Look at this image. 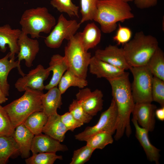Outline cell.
I'll use <instances>...</instances> for the list:
<instances>
[{"label": "cell", "mask_w": 164, "mask_h": 164, "mask_svg": "<svg viewBox=\"0 0 164 164\" xmlns=\"http://www.w3.org/2000/svg\"><path fill=\"white\" fill-rule=\"evenodd\" d=\"M112 90V95L117 107L118 121L114 139H120L125 133L129 137L132 130L130 117L135 102L132 95L129 73L125 72L121 75L107 80Z\"/></svg>", "instance_id": "cell-1"}, {"label": "cell", "mask_w": 164, "mask_h": 164, "mask_svg": "<svg viewBox=\"0 0 164 164\" xmlns=\"http://www.w3.org/2000/svg\"><path fill=\"white\" fill-rule=\"evenodd\" d=\"M134 17L127 2L122 0H98L93 20L99 24L103 33H110L116 29L118 22Z\"/></svg>", "instance_id": "cell-2"}, {"label": "cell", "mask_w": 164, "mask_h": 164, "mask_svg": "<svg viewBox=\"0 0 164 164\" xmlns=\"http://www.w3.org/2000/svg\"><path fill=\"white\" fill-rule=\"evenodd\" d=\"M159 47L155 37L141 31L122 48L128 63L131 67H136L146 66Z\"/></svg>", "instance_id": "cell-3"}, {"label": "cell", "mask_w": 164, "mask_h": 164, "mask_svg": "<svg viewBox=\"0 0 164 164\" xmlns=\"http://www.w3.org/2000/svg\"><path fill=\"white\" fill-rule=\"evenodd\" d=\"M20 98L3 107L15 128L24 123L32 113L43 111L41 97L43 91L26 88Z\"/></svg>", "instance_id": "cell-4"}, {"label": "cell", "mask_w": 164, "mask_h": 164, "mask_svg": "<svg viewBox=\"0 0 164 164\" xmlns=\"http://www.w3.org/2000/svg\"><path fill=\"white\" fill-rule=\"evenodd\" d=\"M56 23L55 17L44 7L26 10L19 22L22 32L32 39L38 38L41 32L50 33Z\"/></svg>", "instance_id": "cell-5"}, {"label": "cell", "mask_w": 164, "mask_h": 164, "mask_svg": "<svg viewBox=\"0 0 164 164\" xmlns=\"http://www.w3.org/2000/svg\"><path fill=\"white\" fill-rule=\"evenodd\" d=\"M68 41L64 48V56L68 69L77 75L86 79L92 56L83 45L80 32H77Z\"/></svg>", "instance_id": "cell-6"}, {"label": "cell", "mask_w": 164, "mask_h": 164, "mask_svg": "<svg viewBox=\"0 0 164 164\" xmlns=\"http://www.w3.org/2000/svg\"><path fill=\"white\" fill-rule=\"evenodd\" d=\"M129 70L133 77L131 87L135 103H152V74L146 66L131 67Z\"/></svg>", "instance_id": "cell-7"}, {"label": "cell", "mask_w": 164, "mask_h": 164, "mask_svg": "<svg viewBox=\"0 0 164 164\" xmlns=\"http://www.w3.org/2000/svg\"><path fill=\"white\" fill-rule=\"evenodd\" d=\"M117 121V108L112 98L109 108L101 113L97 123L93 126L87 127L84 131L76 135L75 138L80 141H86L93 135L103 132L113 135L115 132Z\"/></svg>", "instance_id": "cell-8"}, {"label": "cell", "mask_w": 164, "mask_h": 164, "mask_svg": "<svg viewBox=\"0 0 164 164\" xmlns=\"http://www.w3.org/2000/svg\"><path fill=\"white\" fill-rule=\"evenodd\" d=\"M80 25L76 20H68L61 14L53 29L45 38V43L51 48H59L64 40L68 41L77 33Z\"/></svg>", "instance_id": "cell-9"}, {"label": "cell", "mask_w": 164, "mask_h": 164, "mask_svg": "<svg viewBox=\"0 0 164 164\" xmlns=\"http://www.w3.org/2000/svg\"><path fill=\"white\" fill-rule=\"evenodd\" d=\"M50 71L41 64L38 65L27 74L19 78L15 84L19 92L24 91L27 88L43 91L45 86L44 82L48 77Z\"/></svg>", "instance_id": "cell-10"}, {"label": "cell", "mask_w": 164, "mask_h": 164, "mask_svg": "<svg viewBox=\"0 0 164 164\" xmlns=\"http://www.w3.org/2000/svg\"><path fill=\"white\" fill-rule=\"evenodd\" d=\"M76 96L86 112L93 117L103 109V94L99 89L91 91L85 87L80 89Z\"/></svg>", "instance_id": "cell-11"}, {"label": "cell", "mask_w": 164, "mask_h": 164, "mask_svg": "<svg viewBox=\"0 0 164 164\" xmlns=\"http://www.w3.org/2000/svg\"><path fill=\"white\" fill-rule=\"evenodd\" d=\"M156 105L150 102L135 103L132 112L133 117L138 125L149 132L155 127Z\"/></svg>", "instance_id": "cell-12"}, {"label": "cell", "mask_w": 164, "mask_h": 164, "mask_svg": "<svg viewBox=\"0 0 164 164\" xmlns=\"http://www.w3.org/2000/svg\"><path fill=\"white\" fill-rule=\"evenodd\" d=\"M94 56L124 70H129L131 67L126 60L122 48H119L117 45H109L104 49H97Z\"/></svg>", "instance_id": "cell-13"}, {"label": "cell", "mask_w": 164, "mask_h": 164, "mask_svg": "<svg viewBox=\"0 0 164 164\" xmlns=\"http://www.w3.org/2000/svg\"><path fill=\"white\" fill-rule=\"evenodd\" d=\"M17 43L19 48L18 60L20 63L21 61L24 60L26 65L28 67H31L39 50L38 41L29 38L28 35L22 32Z\"/></svg>", "instance_id": "cell-14"}, {"label": "cell", "mask_w": 164, "mask_h": 164, "mask_svg": "<svg viewBox=\"0 0 164 164\" xmlns=\"http://www.w3.org/2000/svg\"><path fill=\"white\" fill-rule=\"evenodd\" d=\"M68 150L66 145L49 135L42 133L34 136L32 143L31 151L32 154L42 152L56 153Z\"/></svg>", "instance_id": "cell-15"}, {"label": "cell", "mask_w": 164, "mask_h": 164, "mask_svg": "<svg viewBox=\"0 0 164 164\" xmlns=\"http://www.w3.org/2000/svg\"><path fill=\"white\" fill-rule=\"evenodd\" d=\"M22 32L19 29H12L8 24L0 26V50L5 53L7 49L6 46L8 45L10 50L9 59L15 58V54L19 52L17 42Z\"/></svg>", "instance_id": "cell-16"}, {"label": "cell", "mask_w": 164, "mask_h": 164, "mask_svg": "<svg viewBox=\"0 0 164 164\" xmlns=\"http://www.w3.org/2000/svg\"><path fill=\"white\" fill-rule=\"evenodd\" d=\"M88 68L90 73L97 78H104L107 80L118 77L125 71L98 59L94 56L91 57Z\"/></svg>", "instance_id": "cell-17"}, {"label": "cell", "mask_w": 164, "mask_h": 164, "mask_svg": "<svg viewBox=\"0 0 164 164\" xmlns=\"http://www.w3.org/2000/svg\"><path fill=\"white\" fill-rule=\"evenodd\" d=\"M132 121L135 128V137L142 147L149 161L159 163L160 150L153 145L150 141L149 132L140 127L136 120L132 118Z\"/></svg>", "instance_id": "cell-18"}, {"label": "cell", "mask_w": 164, "mask_h": 164, "mask_svg": "<svg viewBox=\"0 0 164 164\" xmlns=\"http://www.w3.org/2000/svg\"><path fill=\"white\" fill-rule=\"evenodd\" d=\"M10 53L9 52L4 57L0 59V86L4 94L7 97L9 95L10 86L7 77L10 71L17 68L19 74L22 76L25 74L22 71L20 63L15 58L9 59Z\"/></svg>", "instance_id": "cell-19"}, {"label": "cell", "mask_w": 164, "mask_h": 164, "mask_svg": "<svg viewBox=\"0 0 164 164\" xmlns=\"http://www.w3.org/2000/svg\"><path fill=\"white\" fill-rule=\"evenodd\" d=\"M47 68L53 75L49 83L45 86L44 89L49 90L50 89L57 86L62 77L69 67L64 56L59 54L53 55L49 63Z\"/></svg>", "instance_id": "cell-20"}, {"label": "cell", "mask_w": 164, "mask_h": 164, "mask_svg": "<svg viewBox=\"0 0 164 164\" xmlns=\"http://www.w3.org/2000/svg\"><path fill=\"white\" fill-rule=\"evenodd\" d=\"M34 135L23 124L17 126L13 136L19 149L22 158H27L30 155L32 139Z\"/></svg>", "instance_id": "cell-21"}, {"label": "cell", "mask_w": 164, "mask_h": 164, "mask_svg": "<svg viewBox=\"0 0 164 164\" xmlns=\"http://www.w3.org/2000/svg\"><path fill=\"white\" fill-rule=\"evenodd\" d=\"M67 131L61 120L60 115L57 112L48 116L42 133L62 142L64 141Z\"/></svg>", "instance_id": "cell-22"}, {"label": "cell", "mask_w": 164, "mask_h": 164, "mask_svg": "<svg viewBox=\"0 0 164 164\" xmlns=\"http://www.w3.org/2000/svg\"><path fill=\"white\" fill-rule=\"evenodd\" d=\"M62 94L57 86L53 87L45 94H43L41 97L43 111L48 116L57 112L62 102Z\"/></svg>", "instance_id": "cell-23"}, {"label": "cell", "mask_w": 164, "mask_h": 164, "mask_svg": "<svg viewBox=\"0 0 164 164\" xmlns=\"http://www.w3.org/2000/svg\"><path fill=\"white\" fill-rule=\"evenodd\" d=\"M81 41L85 50L88 51L96 46L100 42L101 31L93 22L87 24L81 32Z\"/></svg>", "instance_id": "cell-24"}, {"label": "cell", "mask_w": 164, "mask_h": 164, "mask_svg": "<svg viewBox=\"0 0 164 164\" xmlns=\"http://www.w3.org/2000/svg\"><path fill=\"white\" fill-rule=\"evenodd\" d=\"M19 154V147L12 136H0V164H6L10 158Z\"/></svg>", "instance_id": "cell-25"}, {"label": "cell", "mask_w": 164, "mask_h": 164, "mask_svg": "<svg viewBox=\"0 0 164 164\" xmlns=\"http://www.w3.org/2000/svg\"><path fill=\"white\" fill-rule=\"evenodd\" d=\"M87 85L86 79L77 75L68 69L62 77L58 85V89L63 94L70 87H77L81 89Z\"/></svg>", "instance_id": "cell-26"}, {"label": "cell", "mask_w": 164, "mask_h": 164, "mask_svg": "<svg viewBox=\"0 0 164 164\" xmlns=\"http://www.w3.org/2000/svg\"><path fill=\"white\" fill-rule=\"evenodd\" d=\"M48 116L43 111H36L29 116L23 124L34 135L42 133Z\"/></svg>", "instance_id": "cell-27"}, {"label": "cell", "mask_w": 164, "mask_h": 164, "mask_svg": "<svg viewBox=\"0 0 164 164\" xmlns=\"http://www.w3.org/2000/svg\"><path fill=\"white\" fill-rule=\"evenodd\" d=\"M146 66L153 76L164 80V53L159 47Z\"/></svg>", "instance_id": "cell-28"}, {"label": "cell", "mask_w": 164, "mask_h": 164, "mask_svg": "<svg viewBox=\"0 0 164 164\" xmlns=\"http://www.w3.org/2000/svg\"><path fill=\"white\" fill-rule=\"evenodd\" d=\"M112 135L105 132L97 133L86 140V145L95 150L103 149L107 145L113 143L114 139Z\"/></svg>", "instance_id": "cell-29"}, {"label": "cell", "mask_w": 164, "mask_h": 164, "mask_svg": "<svg viewBox=\"0 0 164 164\" xmlns=\"http://www.w3.org/2000/svg\"><path fill=\"white\" fill-rule=\"evenodd\" d=\"M98 0H80V12L81 18L80 24L93 20L97 9Z\"/></svg>", "instance_id": "cell-30"}, {"label": "cell", "mask_w": 164, "mask_h": 164, "mask_svg": "<svg viewBox=\"0 0 164 164\" xmlns=\"http://www.w3.org/2000/svg\"><path fill=\"white\" fill-rule=\"evenodd\" d=\"M57 159L62 160V156L56 153L42 152L32 154L26 159L25 162L27 164H53Z\"/></svg>", "instance_id": "cell-31"}, {"label": "cell", "mask_w": 164, "mask_h": 164, "mask_svg": "<svg viewBox=\"0 0 164 164\" xmlns=\"http://www.w3.org/2000/svg\"><path fill=\"white\" fill-rule=\"evenodd\" d=\"M50 3L60 12L65 13L70 17H79V7L71 0H51Z\"/></svg>", "instance_id": "cell-32"}, {"label": "cell", "mask_w": 164, "mask_h": 164, "mask_svg": "<svg viewBox=\"0 0 164 164\" xmlns=\"http://www.w3.org/2000/svg\"><path fill=\"white\" fill-rule=\"evenodd\" d=\"M69 110L77 120L84 124L89 122L93 118L86 112L76 99H73L70 104Z\"/></svg>", "instance_id": "cell-33"}, {"label": "cell", "mask_w": 164, "mask_h": 164, "mask_svg": "<svg viewBox=\"0 0 164 164\" xmlns=\"http://www.w3.org/2000/svg\"><path fill=\"white\" fill-rule=\"evenodd\" d=\"M152 101L164 106V80L153 76L152 87Z\"/></svg>", "instance_id": "cell-34"}, {"label": "cell", "mask_w": 164, "mask_h": 164, "mask_svg": "<svg viewBox=\"0 0 164 164\" xmlns=\"http://www.w3.org/2000/svg\"><path fill=\"white\" fill-rule=\"evenodd\" d=\"M15 129L7 113L0 104V136H13Z\"/></svg>", "instance_id": "cell-35"}, {"label": "cell", "mask_w": 164, "mask_h": 164, "mask_svg": "<svg viewBox=\"0 0 164 164\" xmlns=\"http://www.w3.org/2000/svg\"><path fill=\"white\" fill-rule=\"evenodd\" d=\"M95 150L86 145L75 150L70 164H84L90 159Z\"/></svg>", "instance_id": "cell-36"}, {"label": "cell", "mask_w": 164, "mask_h": 164, "mask_svg": "<svg viewBox=\"0 0 164 164\" xmlns=\"http://www.w3.org/2000/svg\"><path fill=\"white\" fill-rule=\"evenodd\" d=\"M118 28L113 39L118 45H123L131 39L132 32L128 28L122 26L120 24L118 25Z\"/></svg>", "instance_id": "cell-37"}, {"label": "cell", "mask_w": 164, "mask_h": 164, "mask_svg": "<svg viewBox=\"0 0 164 164\" xmlns=\"http://www.w3.org/2000/svg\"><path fill=\"white\" fill-rule=\"evenodd\" d=\"M61 120L68 131L72 132L84 125L77 120L69 111L60 115Z\"/></svg>", "instance_id": "cell-38"}, {"label": "cell", "mask_w": 164, "mask_h": 164, "mask_svg": "<svg viewBox=\"0 0 164 164\" xmlns=\"http://www.w3.org/2000/svg\"><path fill=\"white\" fill-rule=\"evenodd\" d=\"M158 0H134L137 7L141 9H145L156 5Z\"/></svg>", "instance_id": "cell-39"}, {"label": "cell", "mask_w": 164, "mask_h": 164, "mask_svg": "<svg viewBox=\"0 0 164 164\" xmlns=\"http://www.w3.org/2000/svg\"><path fill=\"white\" fill-rule=\"evenodd\" d=\"M155 116L160 121L164 120V106L156 109L155 112Z\"/></svg>", "instance_id": "cell-40"}, {"label": "cell", "mask_w": 164, "mask_h": 164, "mask_svg": "<svg viewBox=\"0 0 164 164\" xmlns=\"http://www.w3.org/2000/svg\"><path fill=\"white\" fill-rule=\"evenodd\" d=\"M8 99L3 93L0 86V104L5 102Z\"/></svg>", "instance_id": "cell-41"}, {"label": "cell", "mask_w": 164, "mask_h": 164, "mask_svg": "<svg viewBox=\"0 0 164 164\" xmlns=\"http://www.w3.org/2000/svg\"><path fill=\"white\" fill-rule=\"evenodd\" d=\"M125 2H128L133 1L134 0H122Z\"/></svg>", "instance_id": "cell-42"}]
</instances>
